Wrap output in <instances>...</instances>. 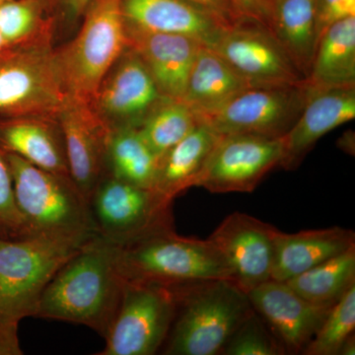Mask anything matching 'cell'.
Here are the masks:
<instances>
[{"label":"cell","instance_id":"cell-1","mask_svg":"<svg viewBox=\"0 0 355 355\" xmlns=\"http://www.w3.org/2000/svg\"><path fill=\"white\" fill-rule=\"evenodd\" d=\"M121 247L100 235L86 242L51 279L34 318L83 324L105 338L123 289Z\"/></svg>","mask_w":355,"mask_h":355},{"label":"cell","instance_id":"cell-2","mask_svg":"<svg viewBox=\"0 0 355 355\" xmlns=\"http://www.w3.org/2000/svg\"><path fill=\"white\" fill-rule=\"evenodd\" d=\"M175 307L163 354L218 355L254 312L246 292L227 279L172 286Z\"/></svg>","mask_w":355,"mask_h":355},{"label":"cell","instance_id":"cell-3","mask_svg":"<svg viewBox=\"0 0 355 355\" xmlns=\"http://www.w3.org/2000/svg\"><path fill=\"white\" fill-rule=\"evenodd\" d=\"M4 154L18 209L32 236L88 241L98 235L88 198L69 175L46 171L15 154Z\"/></svg>","mask_w":355,"mask_h":355},{"label":"cell","instance_id":"cell-4","mask_svg":"<svg viewBox=\"0 0 355 355\" xmlns=\"http://www.w3.org/2000/svg\"><path fill=\"white\" fill-rule=\"evenodd\" d=\"M51 35L0 51V120H58L69 99Z\"/></svg>","mask_w":355,"mask_h":355},{"label":"cell","instance_id":"cell-5","mask_svg":"<svg viewBox=\"0 0 355 355\" xmlns=\"http://www.w3.org/2000/svg\"><path fill=\"white\" fill-rule=\"evenodd\" d=\"M86 242L46 235L0 239V323L34 317L51 279Z\"/></svg>","mask_w":355,"mask_h":355},{"label":"cell","instance_id":"cell-6","mask_svg":"<svg viewBox=\"0 0 355 355\" xmlns=\"http://www.w3.org/2000/svg\"><path fill=\"white\" fill-rule=\"evenodd\" d=\"M83 15L80 31L55 55L69 97L90 104L128 37L121 0H91Z\"/></svg>","mask_w":355,"mask_h":355},{"label":"cell","instance_id":"cell-7","mask_svg":"<svg viewBox=\"0 0 355 355\" xmlns=\"http://www.w3.org/2000/svg\"><path fill=\"white\" fill-rule=\"evenodd\" d=\"M119 270L123 279L168 286L230 279L227 265L209 239L184 237L175 229L121 247Z\"/></svg>","mask_w":355,"mask_h":355},{"label":"cell","instance_id":"cell-8","mask_svg":"<svg viewBox=\"0 0 355 355\" xmlns=\"http://www.w3.org/2000/svg\"><path fill=\"white\" fill-rule=\"evenodd\" d=\"M88 200L97 234L121 247L175 229L173 200L151 188L105 175Z\"/></svg>","mask_w":355,"mask_h":355},{"label":"cell","instance_id":"cell-9","mask_svg":"<svg viewBox=\"0 0 355 355\" xmlns=\"http://www.w3.org/2000/svg\"><path fill=\"white\" fill-rule=\"evenodd\" d=\"M174 291L155 282L123 279L120 304L98 355H153L164 345L174 319Z\"/></svg>","mask_w":355,"mask_h":355},{"label":"cell","instance_id":"cell-10","mask_svg":"<svg viewBox=\"0 0 355 355\" xmlns=\"http://www.w3.org/2000/svg\"><path fill=\"white\" fill-rule=\"evenodd\" d=\"M309 84L248 88L200 119L219 135L282 139L293 127L311 94Z\"/></svg>","mask_w":355,"mask_h":355},{"label":"cell","instance_id":"cell-11","mask_svg":"<svg viewBox=\"0 0 355 355\" xmlns=\"http://www.w3.org/2000/svg\"><path fill=\"white\" fill-rule=\"evenodd\" d=\"M211 50L252 87L295 86L306 79L268 26L249 18L229 23Z\"/></svg>","mask_w":355,"mask_h":355},{"label":"cell","instance_id":"cell-12","mask_svg":"<svg viewBox=\"0 0 355 355\" xmlns=\"http://www.w3.org/2000/svg\"><path fill=\"white\" fill-rule=\"evenodd\" d=\"M282 154V137L220 135L196 187L212 193H251L279 167Z\"/></svg>","mask_w":355,"mask_h":355},{"label":"cell","instance_id":"cell-13","mask_svg":"<svg viewBox=\"0 0 355 355\" xmlns=\"http://www.w3.org/2000/svg\"><path fill=\"white\" fill-rule=\"evenodd\" d=\"M163 98L146 65L128 46L103 79L90 106L111 130L139 128Z\"/></svg>","mask_w":355,"mask_h":355},{"label":"cell","instance_id":"cell-14","mask_svg":"<svg viewBox=\"0 0 355 355\" xmlns=\"http://www.w3.org/2000/svg\"><path fill=\"white\" fill-rule=\"evenodd\" d=\"M277 229L242 212L223 219L209 240L230 272V280L243 291L272 279L273 250Z\"/></svg>","mask_w":355,"mask_h":355},{"label":"cell","instance_id":"cell-15","mask_svg":"<svg viewBox=\"0 0 355 355\" xmlns=\"http://www.w3.org/2000/svg\"><path fill=\"white\" fill-rule=\"evenodd\" d=\"M254 310L268 324L286 354H302L333 306L316 304L286 282L270 279L248 292Z\"/></svg>","mask_w":355,"mask_h":355},{"label":"cell","instance_id":"cell-16","mask_svg":"<svg viewBox=\"0 0 355 355\" xmlns=\"http://www.w3.org/2000/svg\"><path fill=\"white\" fill-rule=\"evenodd\" d=\"M64 137L70 177L89 198L106 175L107 150L112 130L88 103L69 98L58 116Z\"/></svg>","mask_w":355,"mask_h":355},{"label":"cell","instance_id":"cell-17","mask_svg":"<svg viewBox=\"0 0 355 355\" xmlns=\"http://www.w3.org/2000/svg\"><path fill=\"white\" fill-rule=\"evenodd\" d=\"M311 89L297 121L282 137L279 167L286 171L297 169L324 135L355 119V86Z\"/></svg>","mask_w":355,"mask_h":355},{"label":"cell","instance_id":"cell-18","mask_svg":"<svg viewBox=\"0 0 355 355\" xmlns=\"http://www.w3.org/2000/svg\"><path fill=\"white\" fill-rule=\"evenodd\" d=\"M125 24L144 31L184 35L212 48L230 22L188 0H121Z\"/></svg>","mask_w":355,"mask_h":355},{"label":"cell","instance_id":"cell-19","mask_svg":"<svg viewBox=\"0 0 355 355\" xmlns=\"http://www.w3.org/2000/svg\"><path fill=\"white\" fill-rule=\"evenodd\" d=\"M125 29L128 46L146 65L160 94L168 99H183L202 44L184 35L144 31L127 24Z\"/></svg>","mask_w":355,"mask_h":355},{"label":"cell","instance_id":"cell-20","mask_svg":"<svg viewBox=\"0 0 355 355\" xmlns=\"http://www.w3.org/2000/svg\"><path fill=\"white\" fill-rule=\"evenodd\" d=\"M354 246V231L338 226L297 233L277 230L272 279L286 282Z\"/></svg>","mask_w":355,"mask_h":355},{"label":"cell","instance_id":"cell-21","mask_svg":"<svg viewBox=\"0 0 355 355\" xmlns=\"http://www.w3.org/2000/svg\"><path fill=\"white\" fill-rule=\"evenodd\" d=\"M0 149L15 154L46 171L69 175L64 137L58 120L2 119Z\"/></svg>","mask_w":355,"mask_h":355},{"label":"cell","instance_id":"cell-22","mask_svg":"<svg viewBox=\"0 0 355 355\" xmlns=\"http://www.w3.org/2000/svg\"><path fill=\"white\" fill-rule=\"evenodd\" d=\"M219 137L200 121L184 139L159 158L153 190L174 200L184 191L197 186Z\"/></svg>","mask_w":355,"mask_h":355},{"label":"cell","instance_id":"cell-23","mask_svg":"<svg viewBox=\"0 0 355 355\" xmlns=\"http://www.w3.org/2000/svg\"><path fill=\"white\" fill-rule=\"evenodd\" d=\"M251 87L246 79L218 53L202 46L198 51L182 100L200 121Z\"/></svg>","mask_w":355,"mask_h":355},{"label":"cell","instance_id":"cell-24","mask_svg":"<svg viewBox=\"0 0 355 355\" xmlns=\"http://www.w3.org/2000/svg\"><path fill=\"white\" fill-rule=\"evenodd\" d=\"M306 81L315 89L355 86V17L338 21L320 37Z\"/></svg>","mask_w":355,"mask_h":355},{"label":"cell","instance_id":"cell-25","mask_svg":"<svg viewBox=\"0 0 355 355\" xmlns=\"http://www.w3.org/2000/svg\"><path fill=\"white\" fill-rule=\"evenodd\" d=\"M270 31L307 79L316 51L315 0H272Z\"/></svg>","mask_w":355,"mask_h":355},{"label":"cell","instance_id":"cell-26","mask_svg":"<svg viewBox=\"0 0 355 355\" xmlns=\"http://www.w3.org/2000/svg\"><path fill=\"white\" fill-rule=\"evenodd\" d=\"M159 157L147 146L137 128L112 130L107 150L106 175L127 183L153 189Z\"/></svg>","mask_w":355,"mask_h":355},{"label":"cell","instance_id":"cell-27","mask_svg":"<svg viewBox=\"0 0 355 355\" xmlns=\"http://www.w3.org/2000/svg\"><path fill=\"white\" fill-rule=\"evenodd\" d=\"M286 282L311 302L335 305L355 284V246Z\"/></svg>","mask_w":355,"mask_h":355},{"label":"cell","instance_id":"cell-28","mask_svg":"<svg viewBox=\"0 0 355 355\" xmlns=\"http://www.w3.org/2000/svg\"><path fill=\"white\" fill-rule=\"evenodd\" d=\"M198 116L183 100L163 98L139 128L147 146L159 158L195 128Z\"/></svg>","mask_w":355,"mask_h":355},{"label":"cell","instance_id":"cell-29","mask_svg":"<svg viewBox=\"0 0 355 355\" xmlns=\"http://www.w3.org/2000/svg\"><path fill=\"white\" fill-rule=\"evenodd\" d=\"M43 19L42 0H10L0 4V34L9 46L51 35Z\"/></svg>","mask_w":355,"mask_h":355},{"label":"cell","instance_id":"cell-30","mask_svg":"<svg viewBox=\"0 0 355 355\" xmlns=\"http://www.w3.org/2000/svg\"><path fill=\"white\" fill-rule=\"evenodd\" d=\"M355 284L336 303L302 354L338 355L343 342L354 334Z\"/></svg>","mask_w":355,"mask_h":355},{"label":"cell","instance_id":"cell-31","mask_svg":"<svg viewBox=\"0 0 355 355\" xmlns=\"http://www.w3.org/2000/svg\"><path fill=\"white\" fill-rule=\"evenodd\" d=\"M223 355L286 354L263 318L254 311L229 338L222 349Z\"/></svg>","mask_w":355,"mask_h":355},{"label":"cell","instance_id":"cell-32","mask_svg":"<svg viewBox=\"0 0 355 355\" xmlns=\"http://www.w3.org/2000/svg\"><path fill=\"white\" fill-rule=\"evenodd\" d=\"M32 236L21 216L14 195L13 180L6 154L0 149V239Z\"/></svg>","mask_w":355,"mask_h":355},{"label":"cell","instance_id":"cell-33","mask_svg":"<svg viewBox=\"0 0 355 355\" xmlns=\"http://www.w3.org/2000/svg\"><path fill=\"white\" fill-rule=\"evenodd\" d=\"M349 17H355V0H315L317 43L330 26Z\"/></svg>","mask_w":355,"mask_h":355},{"label":"cell","instance_id":"cell-34","mask_svg":"<svg viewBox=\"0 0 355 355\" xmlns=\"http://www.w3.org/2000/svg\"><path fill=\"white\" fill-rule=\"evenodd\" d=\"M240 17L270 24V6L265 0H231Z\"/></svg>","mask_w":355,"mask_h":355},{"label":"cell","instance_id":"cell-35","mask_svg":"<svg viewBox=\"0 0 355 355\" xmlns=\"http://www.w3.org/2000/svg\"><path fill=\"white\" fill-rule=\"evenodd\" d=\"M18 330L19 324L0 323V355L23 354Z\"/></svg>","mask_w":355,"mask_h":355},{"label":"cell","instance_id":"cell-36","mask_svg":"<svg viewBox=\"0 0 355 355\" xmlns=\"http://www.w3.org/2000/svg\"><path fill=\"white\" fill-rule=\"evenodd\" d=\"M188 1L207 9L212 13L228 21H235L238 18H243L236 12L231 0H188Z\"/></svg>","mask_w":355,"mask_h":355},{"label":"cell","instance_id":"cell-37","mask_svg":"<svg viewBox=\"0 0 355 355\" xmlns=\"http://www.w3.org/2000/svg\"><path fill=\"white\" fill-rule=\"evenodd\" d=\"M74 17L83 15L91 0H58Z\"/></svg>","mask_w":355,"mask_h":355},{"label":"cell","instance_id":"cell-38","mask_svg":"<svg viewBox=\"0 0 355 355\" xmlns=\"http://www.w3.org/2000/svg\"><path fill=\"white\" fill-rule=\"evenodd\" d=\"M355 354V336L352 334L343 342L342 347L338 350V355H354Z\"/></svg>","mask_w":355,"mask_h":355},{"label":"cell","instance_id":"cell-39","mask_svg":"<svg viewBox=\"0 0 355 355\" xmlns=\"http://www.w3.org/2000/svg\"><path fill=\"white\" fill-rule=\"evenodd\" d=\"M7 46H9V44L6 43V40L0 34V51L4 50Z\"/></svg>","mask_w":355,"mask_h":355},{"label":"cell","instance_id":"cell-40","mask_svg":"<svg viewBox=\"0 0 355 355\" xmlns=\"http://www.w3.org/2000/svg\"><path fill=\"white\" fill-rule=\"evenodd\" d=\"M10 1V0H0V4L4 3V2Z\"/></svg>","mask_w":355,"mask_h":355},{"label":"cell","instance_id":"cell-41","mask_svg":"<svg viewBox=\"0 0 355 355\" xmlns=\"http://www.w3.org/2000/svg\"><path fill=\"white\" fill-rule=\"evenodd\" d=\"M265 1L268 2V4H270V2H272V0H265Z\"/></svg>","mask_w":355,"mask_h":355}]
</instances>
